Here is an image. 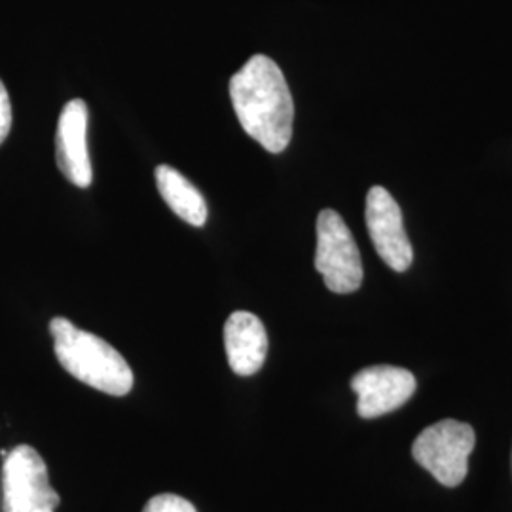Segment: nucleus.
<instances>
[{
    "label": "nucleus",
    "instance_id": "7",
    "mask_svg": "<svg viewBox=\"0 0 512 512\" xmlns=\"http://www.w3.org/2000/svg\"><path fill=\"white\" fill-rule=\"evenodd\" d=\"M357 395V414L363 420H374L401 408L416 391V378L410 370L399 366H368L351 380Z\"/></svg>",
    "mask_w": 512,
    "mask_h": 512
},
{
    "label": "nucleus",
    "instance_id": "6",
    "mask_svg": "<svg viewBox=\"0 0 512 512\" xmlns=\"http://www.w3.org/2000/svg\"><path fill=\"white\" fill-rule=\"evenodd\" d=\"M366 228L380 258L395 272L412 266L414 251L403 226V213L395 198L382 188L372 186L366 196Z\"/></svg>",
    "mask_w": 512,
    "mask_h": 512
},
{
    "label": "nucleus",
    "instance_id": "4",
    "mask_svg": "<svg viewBox=\"0 0 512 512\" xmlns=\"http://www.w3.org/2000/svg\"><path fill=\"white\" fill-rule=\"evenodd\" d=\"M315 270L323 275L327 289L336 294L355 293L363 285V260L353 234L334 209L317 217Z\"/></svg>",
    "mask_w": 512,
    "mask_h": 512
},
{
    "label": "nucleus",
    "instance_id": "10",
    "mask_svg": "<svg viewBox=\"0 0 512 512\" xmlns=\"http://www.w3.org/2000/svg\"><path fill=\"white\" fill-rule=\"evenodd\" d=\"M156 184L169 209L184 222L200 228L207 220V203L202 192L171 165H158Z\"/></svg>",
    "mask_w": 512,
    "mask_h": 512
},
{
    "label": "nucleus",
    "instance_id": "1",
    "mask_svg": "<svg viewBox=\"0 0 512 512\" xmlns=\"http://www.w3.org/2000/svg\"><path fill=\"white\" fill-rule=\"evenodd\" d=\"M230 99L239 124L272 154L289 147L294 103L287 80L268 55H253L230 80Z\"/></svg>",
    "mask_w": 512,
    "mask_h": 512
},
{
    "label": "nucleus",
    "instance_id": "5",
    "mask_svg": "<svg viewBox=\"0 0 512 512\" xmlns=\"http://www.w3.org/2000/svg\"><path fill=\"white\" fill-rule=\"evenodd\" d=\"M59 495L50 484L48 467L33 446L19 444L4 456V512H55Z\"/></svg>",
    "mask_w": 512,
    "mask_h": 512
},
{
    "label": "nucleus",
    "instance_id": "8",
    "mask_svg": "<svg viewBox=\"0 0 512 512\" xmlns=\"http://www.w3.org/2000/svg\"><path fill=\"white\" fill-rule=\"evenodd\" d=\"M55 158L61 173L78 188H88L93 181L88 154V105L82 99L69 101L57 122Z\"/></svg>",
    "mask_w": 512,
    "mask_h": 512
},
{
    "label": "nucleus",
    "instance_id": "11",
    "mask_svg": "<svg viewBox=\"0 0 512 512\" xmlns=\"http://www.w3.org/2000/svg\"><path fill=\"white\" fill-rule=\"evenodd\" d=\"M143 512H198L196 507L184 499L181 495L175 494H160L154 495Z\"/></svg>",
    "mask_w": 512,
    "mask_h": 512
},
{
    "label": "nucleus",
    "instance_id": "12",
    "mask_svg": "<svg viewBox=\"0 0 512 512\" xmlns=\"http://www.w3.org/2000/svg\"><path fill=\"white\" fill-rule=\"evenodd\" d=\"M10 128H12V105H10L8 92L0 80V145L8 137Z\"/></svg>",
    "mask_w": 512,
    "mask_h": 512
},
{
    "label": "nucleus",
    "instance_id": "3",
    "mask_svg": "<svg viewBox=\"0 0 512 512\" xmlns=\"http://www.w3.org/2000/svg\"><path fill=\"white\" fill-rule=\"evenodd\" d=\"M475 442V431L471 425L442 420L421 431L412 446V456L442 486L456 488L467 476L469 456Z\"/></svg>",
    "mask_w": 512,
    "mask_h": 512
},
{
    "label": "nucleus",
    "instance_id": "9",
    "mask_svg": "<svg viewBox=\"0 0 512 512\" xmlns=\"http://www.w3.org/2000/svg\"><path fill=\"white\" fill-rule=\"evenodd\" d=\"M228 365L238 376L256 374L268 355V334L251 311H234L224 325Z\"/></svg>",
    "mask_w": 512,
    "mask_h": 512
},
{
    "label": "nucleus",
    "instance_id": "2",
    "mask_svg": "<svg viewBox=\"0 0 512 512\" xmlns=\"http://www.w3.org/2000/svg\"><path fill=\"white\" fill-rule=\"evenodd\" d=\"M50 332L57 361L78 382L114 397H124L133 389L128 361L109 342L74 327L65 317L52 319Z\"/></svg>",
    "mask_w": 512,
    "mask_h": 512
}]
</instances>
